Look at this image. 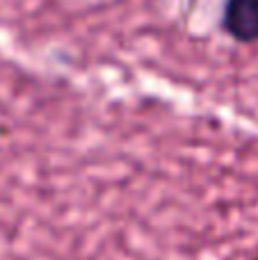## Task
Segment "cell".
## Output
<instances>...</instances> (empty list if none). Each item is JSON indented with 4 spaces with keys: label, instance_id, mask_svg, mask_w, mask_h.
Wrapping results in <instances>:
<instances>
[{
    "label": "cell",
    "instance_id": "cell-1",
    "mask_svg": "<svg viewBox=\"0 0 258 260\" xmlns=\"http://www.w3.org/2000/svg\"><path fill=\"white\" fill-rule=\"evenodd\" d=\"M222 27L238 44H258V0H227Z\"/></svg>",
    "mask_w": 258,
    "mask_h": 260
}]
</instances>
